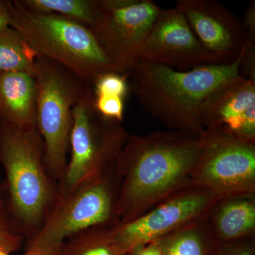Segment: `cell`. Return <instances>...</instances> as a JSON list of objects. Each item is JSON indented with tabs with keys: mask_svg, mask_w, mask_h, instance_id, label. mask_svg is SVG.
Instances as JSON below:
<instances>
[{
	"mask_svg": "<svg viewBox=\"0 0 255 255\" xmlns=\"http://www.w3.org/2000/svg\"><path fill=\"white\" fill-rule=\"evenodd\" d=\"M34 77L37 128L44 142L45 167L59 184L68 165L73 107L93 87L61 64L39 55Z\"/></svg>",
	"mask_w": 255,
	"mask_h": 255,
	"instance_id": "obj_5",
	"label": "cell"
},
{
	"mask_svg": "<svg viewBox=\"0 0 255 255\" xmlns=\"http://www.w3.org/2000/svg\"><path fill=\"white\" fill-rule=\"evenodd\" d=\"M8 27H9V16L7 1L0 0V32Z\"/></svg>",
	"mask_w": 255,
	"mask_h": 255,
	"instance_id": "obj_27",
	"label": "cell"
},
{
	"mask_svg": "<svg viewBox=\"0 0 255 255\" xmlns=\"http://www.w3.org/2000/svg\"><path fill=\"white\" fill-rule=\"evenodd\" d=\"M95 99L92 90L73 107L71 157L58 184V196L117 163L130 134L121 123L102 117L96 110Z\"/></svg>",
	"mask_w": 255,
	"mask_h": 255,
	"instance_id": "obj_7",
	"label": "cell"
},
{
	"mask_svg": "<svg viewBox=\"0 0 255 255\" xmlns=\"http://www.w3.org/2000/svg\"><path fill=\"white\" fill-rule=\"evenodd\" d=\"M112 226L87 228L70 236L59 255H124L112 238Z\"/></svg>",
	"mask_w": 255,
	"mask_h": 255,
	"instance_id": "obj_17",
	"label": "cell"
},
{
	"mask_svg": "<svg viewBox=\"0 0 255 255\" xmlns=\"http://www.w3.org/2000/svg\"><path fill=\"white\" fill-rule=\"evenodd\" d=\"M37 85L26 72L0 74V121L18 127H37Z\"/></svg>",
	"mask_w": 255,
	"mask_h": 255,
	"instance_id": "obj_14",
	"label": "cell"
},
{
	"mask_svg": "<svg viewBox=\"0 0 255 255\" xmlns=\"http://www.w3.org/2000/svg\"><path fill=\"white\" fill-rule=\"evenodd\" d=\"M137 58L181 71L218 65L196 38L184 15L176 7L161 9Z\"/></svg>",
	"mask_w": 255,
	"mask_h": 255,
	"instance_id": "obj_11",
	"label": "cell"
},
{
	"mask_svg": "<svg viewBox=\"0 0 255 255\" xmlns=\"http://www.w3.org/2000/svg\"><path fill=\"white\" fill-rule=\"evenodd\" d=\"M208 219L219 243L253 237L255 231V194L219 199L210 211Z\"/></svg>",
	"mask_w": 255,
	"mask_h": 255,
	"instance_id": "obj_15",
	"label": "cell"
},
{
	"mask_svg": "<svg viewBox=\"0 0 255 255\" xmlns=\"http://www.w3.org/2000/svg\"><path fill=\"white\" fill-rule=\"evenodd\" d=\"M32 12L54 14L73 20L88 27L93 21L99 0H18Z\"/></svg>",
	"mask_w": 255,
	"mask_h": 255,
	"instance_id": "obj_19",
	"label": "cell"
},
{
	"mask_svg": "<svg viewBox=\"0 0 255 255\" xmlns=\"http://www.w3.org/2000/svg\"><path fill=\"white\" fill-rule=\"evenodd\" d=\"M176 8L204 49L218 65L236 63L244 53L248 41L242 21L215 0H178Z\"/></svg>",
	"mask_w": 255,
	"mask_h": 255,
	"instance_id": "obj_12",
	"label": "cell"
},
{
	"mask_svg": "<svg viewBox=\"0 0 255 255\" xmlns=\"http://www.w3.org/2000/svg\"><path fill=\"white\" fill-rule=\"evenodd\" d=\"M0 255H10L8 253H5V252L1 251L0 250Z\"/></svg>",
	"mask_w": 255,
	"mask_h": 255,
	"instance_id": "obj_30",
	"label": "cell"
},
{
	"mask_svg": "<svg viewBox=\"0 0 255 255\" xmlns=\"http://www.w3.org/2000/svg\"><path fill=\"white\" fill-rule=\"evenodd\" d=\"M246 32L248 46H255V1H253L247 8L241 20Z\"/></svg>",
	"mask_w": 255,
	"mask_h": 255,
	"instance_id": "obj_24",
	"label": "cell"
},
{
	"mask_svg": "<svg viewBox=\"0 0 255 255\" xmlns=\"http://www.w3.org/2000/svg\"><path fill=\"white\" fill-rule=\"evenodd\" d=\"M241 58L231 65H206L181 71L138 60L128 83L142 108L174 130L202 135L199 121L204 100L240 76Z\"/></svg>",
	"mask_w": 255,
	"mask_h": 255,
	"instance_id": "obj_3",
	"label": "cell"
},
{
	"mask_svg": "<svg viewBox=\"0 0 255 255\" xmlns=\"http://www.w3.org/2000/svg\"><path fill=\"white\" fill-rule=\"evenodd\" d=\"M24 238L14 234H0V250L8 253L18 251L22 246Z\"/></svg>",
	"mask_w": 255,
	"mask_h": 255,
	"instance_id": "obj_25",
	"label": "cell"
},
{
	"mask_svg": "<svg viewBox=\"0 0 255 255\" xmlns=\"http://www.w3.org/2000/svg\"><path fill=\"white\" fill-rule=\"evenodd\" d=\"M9 26L39 56L71 70L93 87L107 73H119L97 43L90 28L54 14L32 12L18 3L7 1Z\"/></svg>",
	"mask_w": 255,
	"mask_h": 255,
	"instance_id": "obj_4",
	"label": "cell"
},
{
	"mask_svg": "<svg viewBox=\"0 0 255 255\" xmlns=\"http://www.w3.org/2000/svg\"><path fill=\"white\" fill-rule=\"evenodd\" d=\"M199 121L204 129L221 127L255 142V81L238 76L216 89L201 104Z\"/></svg>",
	"mask_w": 255,
	"mask_h": 255,
	"instance_id": "obj_13",
	"label": "cell"
},
{
	"mask_svg": "<svg viewBox=\"0 0 255 255\" xmlns=\"http://www.w3.org/2000/svg\"><path fill=\"white\" fill-rule=\"evenodd\" d=\"M203 134L179 130L144 136L129 134L117 159L122 179L117 225L136 219L194 184L193 174L202 151Z\"/></svg>",
	"mask_w": 255,
	"mask_h": 255,
	"instance_id": "obj_1",
	"label": "cell"
},
{
	"mask_svg": "<svg viewBox=\"0 0 255 255\" xmlns=\"http://www.w3.org/2000/svg\"><path fill=\"white\" fill-rule=\"evenodd\" d=\"M96 110L106 119L122 123L124 119V99L117 96L95 95Z\"/></svg>",
	"mask_w": 255,
	"mask_h": 255,
	"instance_id": "obj_21",
	"label": "cell"
},
{
	"mask_svg": "<svg viewBox=\"0 0 255 255\" xmlns=\"http://www.w3.org/2000/svg\"><path fill=\"white\" fill-rule=\"evenodd\" d=\"M128 76V74H103L94 83V93L96 96H117L125 99L129 87Z\"/></svg>",
	"mask_w": 255,
	"mask_h": 255,
	"instance_id": "obj_20",
	"label": "cell"
},
{
	"mask_svg": "<svg viewBox=\"0 0 255 255\" xmlns=\"http://www.w3.org/2000/svg\"><path fill=\"white\" fill-rule=\"evenodd\" d=\"M161 8L151 0H99L88 28L119 73L128 74Z\"/></svg>",
	"mask_w": 255,
	"mask_h": 255,
	"instance_id": "obj_9",
	"label": "cell"
},
{
	"mask_svg": "<svg viewBox=\"0 0 255 255\" xmlns=\"http://www.w3.org/2000/svg\"><path fill=\"white\" fill-rule=\"evenodd\" d=\"M212 255H255L254 236L230 243H219Z\"/></svg>",
	"mask_w": 255,
	"mask_h": 255,
	"instance_id": "obj_22",
	"label": "cell"
},
{
	"mask_svg": "<svg viewBox=\"0 0 255 255\" xmlns=\"http://www.w3.org/2000/svg\"><path fill=\"white\" fill-rule=\"evenodd\" d=\"M0 234L16 235L13 232L11 225L1 209H0Z\"/></svg>",
	"mask_w": 255,
	"mask_h": 255,
	"instance_id": "obj_28",
	"label": "cell"
},
{
	"mask_svg": "<svg viewBox=\"0 0 255 255\" xmlns=\"http://www.w3.org/2000/svg\"><path fill=\"white\" fill-rule=\"evenodd\" d=\"M22 255H50L44 252L39 251L33 248H26V251Z\"/></svg>",
	"mask_w": 255,
	"mask_h": 255,
	"instance_id": "obj_29",
	"label": "cell"
},
{
	"mask_svg": "<svg viewBox=\"0 0 255 255\" xmlns=\"http://www.w3.org/2000/svg\"><path fill=\"white\" fill-rule=\"evenodd\" d=\"M37 56L12 28L0 32V74L26 72L34 75Z\"/></svg>",
	"mask_w": 255,
	"mask_h": 255,
	"instance_id": "obj_18",
	"label": "cell"
},
{
	"mask_svg": "<svg viewBox=\"0 0 255 255\" xmlns=\"http://www.w3.org/2000/svg\"><path fill=\"white\" fill-rule=\"evenodd\" d=\"M121 184L116 163L66 195L58 196L41 231L26 248L59 255L63 242L75 233L96 226H117Z\"/></svg>",
	"mask_w": 255,
	"mask_h": 255,
	"instance_id": "obj_6",
	"label": "cell"
},
{
	"mask_svg": "<svg viewBox=\"0 0 255 255\" xmlns=\"http://www.w3.org/2000/svg\"><path fill=\"white\" fill-rule=\"evenodd\" d=\"M192 179L220 199L255 194V142L241 140L221 127L205 129Z\"/></svg>",
	"mask_w": 255,
	"mask_h": 255,
	"instance_id": "obj_8",
	"label": "cell"
},
{
	"mask_svg": "<svg viewBox=\"0 0 255 255\" xmlns=\"http://www.w3.org/2000/svg\"><path fill=\"white\" fill-rule=\"evenodd\" d=\"M44 142L38 128L0 121V209L13 232L32 241L43 227L59 195L58 183L44 164Z\"/></svg>",
	"mask_w": 255,
	"mask_h": 255,
	"instance_id": "obj_2",
	"label": "cell"
},
{
	"mask_svg": "<svg viewBox=\"0 0 255 255\" xmlns=\"http://www.w3.org/2000/svg\"><path fill=\"white\" fill-rule=\"evenodd\" d=\"M239 74L242 78L255 81V46H247L240 62Z\"/></svg>",
	"mask_w": 255,
	"mask_h": 255,
	"instance_id": "obj_23",
	"label": "cell"
},
{
	"mask_svg": "<svg viewBox=\"0 0 255 255\" xmlns=\"http://www.w3.org/2000/svg\"><path fill=\"white\" fill-rule=\"evenodd\" d=\"M127 255H162L157 242L135 247Z\"/></svg>",
	"mask_w": 255,
	"mask_h": 255,
	"instance_id": "obj_26",
	"label": "cell"
},
{
	"mask_svg": "<svg viewBox=\"0 0 255 255\" xmlns=\"http://www.w3.org/2000/svg\"><path fill=\"white\" fill-rule=\"evenodd\" d=\"M155 242L162 255H212L219 244L208 216Z\"/></svg>",
	"mask_w": 255,
	"mask_h": 255,
	"instance_id": "obj_16",
	"label": "cell"
},
{
	"mask_svg": "<svg viewBox=\"0 0 255 255\" xmlns=\"http://www.w3.org/2000/svg\"><path fill=\"white\" fill-rule=\"evenodd\" d=\"M215 193L193 184L177 191L136 219L112 226V238L124 255L189 223L206 217L219 200Z\"/></svg>",
	"mask_w": 255,
	"mask_h": 255,
	"instance_id": "obj_10",
	"label": "cell"
}]
</instances>
